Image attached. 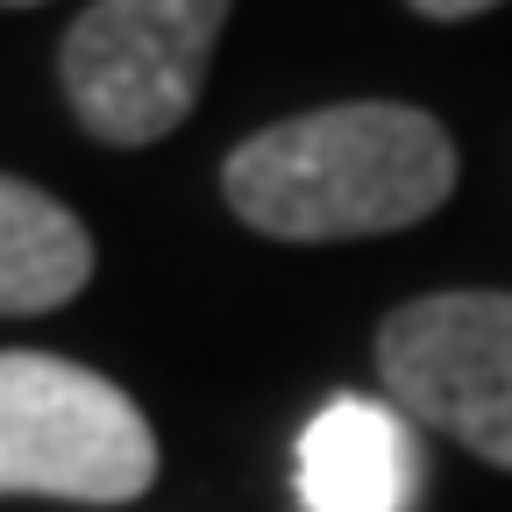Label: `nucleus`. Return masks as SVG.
<instances>
[{
    "label": "nucleus",
    "instance_id": "obj_1",
    "mask_svg": "<svg viewBox=\"0 0 512 512\" xmlns=\"http://www.w3.org/2000/svg\"><path fill=\"white\" fill-rule=\"evenodd\" d=\"M221 192L235 221L278 242H349L427 221L456 192V143L427 107L342 100L256 128L228 150Z\"/></svg>",
    "mask_w": 512,
    "mask_h": 512
},
{
    "label": "nucleus",
    "instance_id": "obj_2",
    "mask_svg": "<svg viewBox=\"0 0 512 512\" xmlns=\"http://www.w3.org/2000/svg\"><path fill=\"white\" fill-rule=\"evenodd\" d=\"M157 484V434L143 406L64 356H0V498L128 505Z\"/></svg>",
    "mask_w": 512,
    "mask_h": 512
},
{
    "label": "nucleus",
    "instance_id": "obj_3",
    "mask_svg": "<svg viewBox=\"0 0 512 512\" xmlns=\"http://www.w3.org/2000/svg\"><path fill=\"white\" fill-rule=\"evenodd\" d=\"M235 0H93L57 50V79L93 143H164L207 86Z\"/></svg>",
    "mask_w": 512,
    "mask_h": 512
},
{
    "label": "nucleus",
    "instance_id": "obj_4",
    "mask_svg": "<svg viewBox=\"0 0 512 512\" xmlns=\"http://www.w3.org/2000/svg\"><path fill=\"white\" fill-rule=\"evenodd\" d=\"M392 406L512 470V292H427L377 328Z\"/></svg>",
    "mask_w": 512,
    "mask_h": 512
},
{
    "label": "nucleus",
    "instance_id": "obj_5",
    "mask_svg": "<svg viewBox=\"0 0 512 512\" xmlns=\"http://www.w3.org/2000/svg\"><path fill=\"white\" fill-rule=\"evenodd\" d=\"M420 441L399 406L328 399L299 434V505L306 512H413Z\"/></svg>",
    "mask_w": 512,
    "mask_h": 512
},
{
    "label": "nucleus",
    "instance_id": "obj_6",
    "mask_svg": "<svg viewBox=\"0 0 512 512\" xmlns=\"http://www.w3.org/2000/svg\"><path fill=\"white\" fill-rule=\"evenodd\" d=\"M93 278V235L50 192L0 171V313H50Z\"/></svg>",
    "mask_w": 512,
    "mask_h": 512
},
{
    "label": "nucleus",
    "instance_id": "obj_7",
    "mask_svg": "<svg viewBox=\"0 0 512 512\" xmlns=\"http://www.w3.org/2000/svg\"><path fill=\"white\" fill-rule=\"evenodd\" d=\"M413 15H427V22H470V15H484V8H498V0H406Z\"/></svg>",
    "mask_w": 512,
    "mask_h": 512
},
{
    "label": "nucleus",
    "instance_id": "obj_8",
    "mask_svg": "<svg viewBox=\"0 0 512 512\" xmlns=\"http://www.w3.org/2000/svg\"><path fill=\"white\" fill-rule=\"evenodd\" d=\"M0 8H43V0H0Z\"/></svg>",
    "mask_w": 512,
    "mask_h": 512
}]
</instances>
